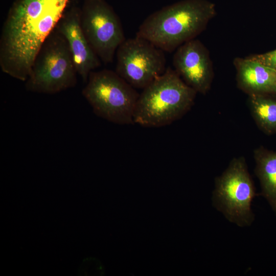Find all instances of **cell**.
I'll return each instance as SVG.
<instances>
[{"mask_svg":"<svg viewBox=\"0 0 276 276\" xmlns=\"http://www.w3.org/2000/svg\"><path fill=\"white\" fill-rule=\"evenodd\" d=\"M175 71L189 86L204 94L211 87L213 68L209 52L198 40L193 39L176 50L173 58Z\"/></svg>","mask_w":276,"mask_h":276,"instance_id":"9","label":"cell"},{"mask_svg":"<svg viewBox=\"0 0 276 276\" xmlns=\"http://www.w3.org/2000/svg\"><path fill=\"white\" fill-rule=\"evenodd\" d=\"M82 94L98 117L119 125L134 123L140 94L116 72L92 71Z\"/></svg>","mask_w":276,"mask_h":276,"instance_id":"5","label":"cell"},{"mask_svg":"<svg viewBox=\"0 0 276 276\" xmlns=\"http://www.w3.org/2000/svg\"><path fill=\"white\" fill-rule=\"evenodd\" d=\"M116 54V72L135 88L143 89L167 68L164 51L136 35L126 39Z\"/></svg>","mask_w":276,"mask_h":276,"instance_id":"7","label":"cell"},{"mask_svg":"<svg viewBox=\"0 0 276 276\" xmlns=\"http://www.w3.org/2000/svg\"><path fill=\"white\" fill-rule=\"evenodd\" d=\"M55 29L66 40L77 72L84 82L90 73L101 65V60L93 50L81 25L80 11L73 8L64 13Z\"/></svg>","mask_w":276,"mask_h":276,"instance_id":"10","label":"cell"},{"mask_svg":"<svg viewBox=\"0 0 276 276\" xmlns=\"http://www.w3.org/2000/svg\"><path fill=\"white\" fill-rule=\"evenodd\" d=\"M234 64L241 89L250 94H276V70L246 57L236 58Z\"/></svg>","mask_w":276,"mask_h":276,"instance_id":"11","label":"cell"},{"mask_svg":"<svg viewBox=\"0 0 276 276\" xmlns=\"http://www.w3.org/2000/svg\"><path fill=\"white\" fill-rule=\"evenodd\" d=\"M249 108L256 123L267 134L276 133V98L268 94L249 95Z\"/></svg>","mask_w":276,"mask_h":276,"instance_id":"13","label":"cell"},{"mask_svg":"<svg viewBox=\"0 0 276 276\" xmlns=\"http://www.w3.org/2000/svg\"><path fill=\"white\" fill-rule=\"evenodd\" d=\"M77 72L67 42L55 29L33 63L25 87L31 92L55 94L74 87Z\"/></svg>","mask_w":276,"mask_h":276,"instance_id":"4","label":"cell"},{"mask_svg":"<svg viewBox=\"0 0 276 276\" xmlns=\"http://www.w3.org/2000/svg\"><path fill=\"white\" fill-rule=\"evenodd\" d=\"M80 20L84 35L99 59L105 64L112 62L126 39L118 15L104 0H85Z\"/></svg>","mask_w":276,"mask_h":276,"instance_id":"8","label":"cell"},{"mask_svg":"<svg viewBox=\"0 0 276 276\" xmlns=\"http://www.w3.org/2000/svg\"><path fill=\"white\" fill-rule=\"evenodd\" d=\"M257 194L245 158H233L215 181L212 203L230 222L239 227L250 226L255 215L252 201Z\"/></svg>","mask_w":276,"mask_h":276,"instance_id":"6","label":"cell"},{"mask_svg":"<svg viewBox=\"0 0 276 276\" xmlns=\"http://www.w3.org/2000/svg\"><path fill=\"white\" fill-rule=\"evenodd\" d=\"M196 94L168 67L143 89L136 102L134 123L146 127L169 125L191 108Z\"/></svg>","mask_w":276,"mask_h":276,"instance_id":"3","label":"cell"},{"mask_svg":"<svg viewBox=\"0 0 276 276\" xmlns=\"http://www.w3.org/2000/svg\"><path fill=\"white\" fill-rule=\"evenodd\" d=\"M247 57L276 70V49Z\"/></svg>","mask_w":276,"mask_h":276,"instance_id":"14","label":"cell"},{"mask_svg":"<svg viewBox=\"0 0 276 276\" xmlns=\"http://www.w3.org/2000/svg\"><path fill=\"white\" fill-rule=\"evenodd\" d=\"M70 0H17L3 24L0 38L2 72L26 81L37 54L55 29Z\"/></svg>","mask_w":276,"mask_h":276,"instance_id":"1","label":"cell"},{"mask_svg":"<svg viewBox=\"0 0 276 276\" xmlns=\"http://www.w3.org/2000/svg\"><path fill=\"white\" fill-rule=\"evenodd\" d=\"M215 14V6L209 1H181L149 15L136 35L164 52H171L194 39Z\"/></svg>","mask_w":276,"mask_h":276,"instance_id":"2","label":"cell"},{"mask_svg":"<svg viewBox=\"0 0 276 276\" xmlns=\"http://www.w3.org/2000/svg\"><path fill=\"white\" fill-rule=\"evenodd\" d=\"M255 173L261 189V195L269 203L276 215V151L263 147L254 151Z\"/></svg>","mask_w":276,"mask_h":276,"instance_id":"12","label":"cell"}]
</instances>
